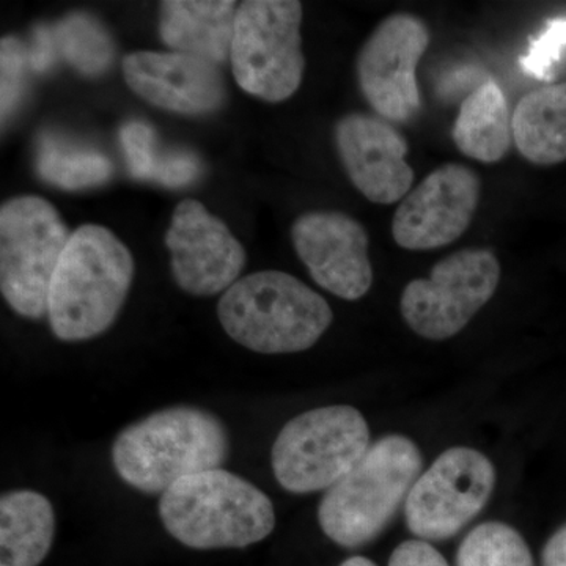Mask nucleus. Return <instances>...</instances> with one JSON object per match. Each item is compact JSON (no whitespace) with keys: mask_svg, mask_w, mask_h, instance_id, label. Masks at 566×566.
Returning <instances> with one entry per match:
<instances>
[{"mask_svg":"<svg viewBox=\"0 0 566 566\" xmlns=\"http://www.w3.org/2000/svg\"><path fill=\"white\" fill-rule=\"evenodd\" d=\"M133 279L132 252L111 230L95 223L74 230L52 279V333L63 342L106 333L120 314Z\"/></svg>","mask_w":566,"mask_h":566,"instance_id":"f257e3e1","label":"nucleus"},{"mask_svg":"<svg viewBox=\"0 0 566 566\" xmlns=\"http://www.w3.org/2000/svg\"><path fill=\"white\" fill-rule=\"evenodd\" d=\"M229 452V433L218 417L175 406L125 428L112 447V463L129 486L164 494L186 476L221 468Z\"/></svg>","mask_w":566,"mask_h":566,"instance_id":"f03ea898","label":"nucleus"},{"mask_svg":"<svg viewBox=\"0 0 566 566\" xmlns=\"http://www.w3.org/2000/svg\"><path fill=\"white\" fill-rule=\"evenodd\" d=\"M218 316L234 342L262 354L305 352L334 319L322 294L282 271H260L234 282L219 301Z\"/></svg>","mask_w":566,"mask_h":566,"instance_id":"7ed1b4c3","label":"nucleus"},{"mask_svg":"<svg viewBox=\"0 0 566 566\" xmlns=\"http://www.w3.org/2000/svg\"><path fill=\"white\" fill-rule=\"evenodd\" d=\"M159 516L166 531L192 549L255 545L275 526L271 499L221 468L175 483L161 494Z\"/></svg>","mask_w":566,"mask_h":566,"instance_id":"20e7f679","label":"nucleus"},{"mask_svg":"<svg viewBox=\"0 0 566 566\" xmlns=\"http://www.w3.org/2000/svg\"><path fill=\"white\" fill-rule=\"evenodd\" d=\"M420 471L422 453L411 439H379L324 494L318 509L324 534L349 549L374 542L408 499Z\"/></svg>","mask_w":566,"mask_h":566,"instance_id":"39448f33","label":"nucleus"},{"mask_svg":"<svg viewBox=\"0 0 566 566\" xmlns=\"http://www.w3.org/2000/svg\"><path fill=\"white\" fill-rule=\"evenodd\" d=\"M303 3L248 0L234 17L230 61L238 85L268 103L292 98L303 82Z\"/></svg>","mask_w":566,"mask_h":566,"instance_id":"423d86ee","label":"nucleus"},{"mask_svg":"<svg viewBox=\"0 0 566 566\" xmlns=\"http://www.w3.org/2000/svg\"><path fill=\"white\" fill-rule=\"evenodd\" d=\"M71 233L48 200L24 196L0 210V290L17 314L48 315L52 279Z\"/></svg>","mask_w":566,"mask_h":566,"instance_id":"0eeeda50","label":"nucleus"},{"mask_svg":"<svg viewBox=\"0 0 566 566\" xmlns=\"http://www.w3.org/2000/svg\"><path fill=\"white\" fill-rule=\"evenodd\" d=\"M370 447L367 420L353 406L312 409L282 428L273 446V471L294 494L329 490Z\"/></svg>","mask_w":566,"mask_h":566,"instance_id":"6e6552de","label":"nucleus"},{"mask_svg":"<svg viewBox=\"0 0 566 566\" xmlns=\"http://www.w3.org/2000/svg\"><path fill=\"white\" fill-rule=\"evenodd\" d=\"M501 263L488 249H461L434 264L430 277L409 282L401 294L406 324L420 337L441 342L471 323L494 296Z\"/></svg>","mask_w":566,"mask_h":566,"instance_id":"1a4fd4ad","label":"nucleus"},{"mask_svg":"<svg viewBox=\"0 0 566 566\" xmlns=\"http://www.w3.org/2000/svg\"><path fill=\"white\" fill-rule=\"evenodd\" d=\"M494 485V465L482 452L469 447L446 450L409 491L406 524L423 542L452 538L485 509Z\"/></svg>","mask_w":566,"mask_h":566,"instance_id":"9d476101","label":"nucleus"},{"mask_svg":"<svg viewBox=\"0 0 566 566\" xmlns=\"http://www.w3.org/2000/svg\"><path fill=\"white\" fill-rule=\"evenodd\" d=\"M430 44L420 18L397 13L379 22L357 55V80L367 103L390 123L415 120L422 109L417 65Z\"/></svg>","mask_w":566,"mask_h":566,"instance_id":"9b49d317","label":"nucleus"},{"mask_svg":"<svg viewBox=\"0 0 566 566\" xmlns=\"http://www.w3.org/2000/svg\"><path fill=\"white\" fill-rule=\"evenodd\" d=\"M482 181L471 167L449 163L416 186L395 211L392 237L406 251L455 243L474 219Z\"/></svg>","mask_w":566,"mask_h":566,"instance_id":"f8f14e48","label":"nucleus"},{"mask_svg":"<svg viewBox=\"0 0 566 566\" xmlns=\"http://www.w3.org/2000/svg\"><path fill=\"white\" fill-rule=\"evenodd\" d=\"M166 245L172 255L175 282L192 296L226 293L245 264L243 244L229 227L192 199L175 208Z\"/></svg>","mask_w":566,"mask_h":566,"instance_id":"ddd939ff","label":"nucleus"},{"mask_svg":"<svg viewBox=\"0 0 566 566\" xmlns=\"http://www.w3.org/2000/svg\"><path fill=\"white\" fill-rule=\"evenodd\" d=\"M292 240L312 279L327 292L356 301L370 290V238L352 216L340 211L305 212L293 223Z\"/></svg>","mask_w":566,"mask_h":566,"instance_id":"4468645a","label":"nucleus"},{"mask_svg":"<svg viewBox=\"0 0 566 566\" xmlns=\"http://www.w3.org/2000/svg\"><path fill=\"white\" fill-rule=\"evenodd\" d=\"M334 136L346 174L365 199L392 205L411 192L408 142L392 123L353 112L337 122Z\"/></svg>","mask_w":566,"mask_h":566,"instance_id":"2eb2a0df","label":"nucleus"},{"mask_svg":"<svg viewBox=\"0 0 566 566\" xmlns=\"http://www.w3.org/2000/svg\"><path fill=\"white\" fill-rule=\"evenodd\" d=\"M123 76L145 102L178 114H208L226 96L216 65L181 52H134L123 59Z\"/></svg>","mask_w":566,"mask_h":566,"instance_id":"dca6fc26","label":"nucleus"},{"mask_svg":"<svg viewBox=\"0 0 566 566\" xmlns=\"http://www.w3.org/2000/svg\"><path fill=\"white\" fill-rule=\"evenodd\" d=\"M237 10L232 0H166L159 35L174 52L218 65L229 57Z\"/></svg>","mask_w":566,"mask_h":566,"instance_id":"f3484780","label":"nucleus"},{"mask_svg":"<svg viewBox=\"0 0 566 566\" xmlns=\"http://www.w3.org/2000/svg\"><path fill=\"white\" fill-rule=\"evenodd\" d=\"M55 515L50 499L31 490L0 499V566H39L50 554Z\"/></svg>","mask_w":566,"mask_h":566,"instance_id":"a211bd4d","label":"nucleus"},{"mask_svg":"<svg viewBox=\"0 0 566 566\" xmlns=\"http://www.w3.org/2000/svg\"><path fill=\"white\" fill-rule=\"evenodd\" d=\"M517 150L536 166L566 161V82L527 93L512 117Z\"/></svg>","mask_w":566,"mask_h":566,"instance_id":"6ab92c4d","label":"nucleus"},{"mask_svg":"<svg viewBox=\"0 0 566 566\" xmlns=\"http://www.w3.org/2000/svg\"><path fill=\"white\" fill-rule=\"evenodd\" d=\"M458 150L479 163L502 161L512 147L509 103L497 82L480 84L461 103L452 132Z\"/></svg>","mask_w":566,"mask_h":566,"instance_id":"aec40b11","label":"nucleus"},{"mask_svg":"<svg viewBox=\"0 0 566 566\" xmlns=\"http://www.w3.org/2000/svg\"><path fill=\"white\" fill-rule=\"evenodd\" d=\"M36 169L43 180L69 191L103 185L114 174L109 158L102 153L65 147L51 139L41 142Z\"/></svg>","mask_w":566,"mask_h":566,"instance_id":"412c9836","label":"nucleus"},{"mask_svg":"<svg viewBox=\"0 0 566 566\" xmlns=\"http://www.w3.org/2000/svg\"><path fill=\"white\" fill-rule=\"evenodd\" d=\"M59 52L80 73L98 76L109 69L114 59V44L109 33L95 18L73 13L54 28Z\"/></svg>","mask_w":566,"mask_h":566,"instance_id":"4be33fe9","label":"nucleus"},{"mask_svg":"<svg viewBox=\"0 0 566 566\" xmlns=\"http://www.w3.org/2000/svg\"><path fill=\"white\" fill-rule=\"evenodd\" d=\"M457 566H534V557L516 528L486 523L465 536L458 549Z\"/></svg>","mask_w":566,"mask_h":566,"instance_id":"5701e85b","label":"nucleus"},{"mask_svg":"<svg viewBox=\"0 0 566 566\" xmlns=\"http://www.w3.org/2000/svg\"><path fill=\"white\" fill-rule=\"evenodd\" d=\"M29 65V50L14 36H3L0 44V111L2 120L17 111L24 91L25 66Z\"/></svg>","mask_w":566,"mask_h":566,"instance_id":"b1692460","label":"nucleus"},{"mask_svg":"<svg viewBox=\"0 0 566 566\" xmlns=\"http://www.w3.org/2000/svg\"><path fill=\"white\" fill-rule=\"evenodd\" d=\"M123 153L129 172L137 180H151L158 163L159 153L156 148L155 132L147 123L133 120L123 125L120 132Z\"/></svg>","mask_w":566,"mask_h":566,"instance_id":"393cba45","label":"nucleus"},{"mask_svg":"<svg viewBox=\"0 0 566 566\" xmlns=\"http://www.w3.org/2000/svg\"><path fill=\"white\" fill-rule=\"evenodd\" d=\"M566 55V18H557L547 24L545 31L532 43L523 66L526 73L538 80H551L558 63Z\"/></svg>","mask_w":566,"mask_h":566,"instance_id":"a878e982","label":"nucleus"},{"mask_svg":"<svg viewBox=\"0 0 566 566\" xmlns=\"http://www.w3.org/2000/svg\"><path fill=\"white\" fill-rule=\"evenodd\" d=\"M200 169H202L200 161L192 153L182 150L161 153L151 181H158L167 188H182L199 177Z\"/></svg>","mask_w":566,"mask_h":566,"instance_id":"bb28decb","label":"nucleus"},{"mask_svg":"<svg viewBox=\"0 0 566 566\" xmlns=\"http://www.w3.org/2000/svg\"><path fill=\"white\" fill-rule=\"evenodd\" d=\"M389 566H449L444 557L422 539H409L394 551Z\"/></svg>","mask_w":566,"mask_h":566,"instance_id":"cd10ccee","label":"nucleus"},{"mask_svg":"<svg viewBox=\"0 0 566 566\" xmlns=\"http://www.w3.org/2000/svg\"><path fill=\"white\" fill-rule=\"evenodd\" d=\"M57 54L59 48L54 29L44 24L36 25L32 33V46L29 50V66H31V70L35 73H44V71L51 70Z\"/></svg>","mask_w":566,"mask_h":566,"instance_id":"c85d7f7f","label":"nucleus"},{"mask_svg":"<svg viewBox=\"0 0 566 566\" xmlns=\"http://www.w3.org/2000/svg\"><path fill=\"white\" fill-rule=\"evenodd\" d=\"M542 566H566V524L547 539Z\"/></svg>","mask_w":566,"mask_h":566,"instance_id":"c756f323","label":"nucleus"},{"mask_svg":"<svg viewBox=\"0 0 566 566\" xmlns=\"http://www.w3.org/2000/svg\"><path fill=\"white\" fill-rule=\"evenodd\" d=\"M340 566H376L374 562L368 560V558L356 556L348 558Z\"/></svg>","mask_w":566,"mask_h":566,"instance_id":"7c9ffc66","label":"nucleus"}]
</instances>
